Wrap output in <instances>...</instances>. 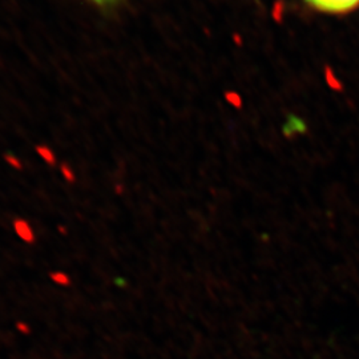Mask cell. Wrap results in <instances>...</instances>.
I'll list each match as a JSON object with an SVG mask.
<instances>
[{"label": "cell", "instance_id": "6da1fadb", "mask_svg": "<svg viewBox=\"0 0 359 359\" xmlns=\"http://www.w3.org/2000/svg\"><path fill=\"white\" fill-rule=\"evenodd\" d=\"M311 7L326 13H348L359 7V0H306Z\"/></svg>", "mask_w": 359, "mask_h": 359}, {"label": "cell", "instance_id": "7a4b0ae2", "mask_svg": "<svg viewBox=\"0 0 359 359\" xmlns=\"http://www.w3.org/2000/svg\"><path fill=\"white\" fill-rule=\"evenodd\" d=\"M53 281L59 285H68L69 283V277L65 276V273H56L53 276Z\"/></svg>", "mask_w": 359, "mask_h": 359}, {"label": "cell", "instance_id": "3957f363", "mask_svg": "<svg viewBox=\"0 0 359 359\" xmlns=\"http://www.w3.org/2000/svg\"><path fill=\"white\" fill-rule=\"evenodd\" d=\"M93 1H96V3H99V4H105V3H111V1H114V0H93Z\"/></svg>", "mask_w": 359, "mask_h": 359}]
</instances>
